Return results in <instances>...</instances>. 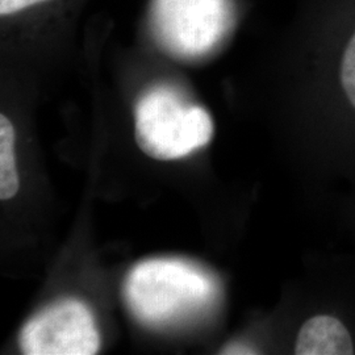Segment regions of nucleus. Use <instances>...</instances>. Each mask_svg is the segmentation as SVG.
<instances>
[{"label":"nucleus","mask_w":355,"mask_h":355,"mask_svg":"<svg viewBox=\"0 0 355 355\" xmlns=\"http://www.w3.org/2000/svg\"><path fill=\"white\" fill-rule=\"evenodd\" d=\"M215 277L203 267L177 258L137 263L124 282V300L145 327L164 329L202 318L218 299Z\"/></svg>","instance_id":"1"},{"label":"nucleus","mask_w":355,"mask_h":355,"mask_svg":"<svg viewBox=\"0 0 355 355\" xmlns=\"http://www.w3.org/2000/svg\"><path fill=\"white\" fill-rule=\"evenodd\" d=\"M135 136L141 150L154 159H180L209 144L214 121L203 107L177 89L158 86L136 104Z\"/></svg>","instance_id":"2"},{"label":"nucleus","mask_w":355,"mask_h":355,"mask_svg":"<svg viewBox=\"0 0 355 355\" xmlns=\"http://www.w3.org/2000/svg\"><path fill=\"white\" fill-rule=\"evenodd\" d=\"M229 0H153L155 37L177 57L193 58L212 51L230 23Z\"/></svg>","instance_id":"3"},{"label":"nucleus","mask_w":355,"mask_h":355,"mask_svg":"<svg viewBox=\"0 0 355 355\" xmlns=\"http://www.w3.org/2000/svg\"><path fill=\"white\" fill-rule=\"evenodd\" d=\"M19 345L26 355H92L101 349V334L89 306L70 299L26 321Z\"/></svg>","instance_id":"4"},{"label":"nucleus","mask_w":355,"mask_h":355,"mask_svg":"<svg viewBox=\"0 0 355 355\" xmlns=\"http://www.w3.org/2000/svg\"><path fill=\"white\" fill-rule=\"evenodd\" d=\"M354 343L347 328L334 316L318 315L306 320L299 330L295 354L350 355Z\"/></svg>","instance_id":"5"},{"label":"nucleus","mask_w":355,"mask_h":355,"mask_svg":"<svg viewBox=\"0 0 355 355\" xmlns=\"http://www.w3.org/2000/svg\"><path fill=\"white\" fill-rule=\"evenodd\" d=\"M19 174L15 159V129L4 114L0 116V199L8 200L19 191Z\"/></svg>","instance_id":"6"},{"label":"nucleus","mask_w":355,"mask_h":355,"mask_svg":"<svg viewBox=\"0 0 355 355\" xmlns=\"http://www.w3.org/2000/svg\"><path fill=\"white\" fill-rule=\"evenodd\" d=\"M340 78L343 91L355 108V32L343 53Z\"/></svg>","instance_id":"7"},{"label":"nucleus","mask_w":355,"mask_h":355,"mask_svg":"<svg viewBox=\"0 0 355 355\" xmlns=\"http://www.w3.org/2000/svg\"><path fill=\"white\" fill-rule=\"evenodd\" d=\"M42 1L45 0H0V13L1 16H8Z\"/></svg>","instance_id":"8"},{"label":"nucleus","mask_w":355,"mask_h":355,"mask_svg":"<svg viewBox=\"0 0 355 355\" xmlns=\"http://www.w3.org/2000/svg\"><path fill=\"white\" fill-rule=\"evenodd\" d=\"M220 354H255L252 347L242 343H230L228 346L223 347Z\"/></svg>","instance_id":"9"}]
</instances>
